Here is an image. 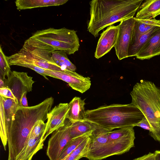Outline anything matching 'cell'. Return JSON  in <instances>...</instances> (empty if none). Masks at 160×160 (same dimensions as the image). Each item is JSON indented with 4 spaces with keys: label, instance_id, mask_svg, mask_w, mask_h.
I'll return each instance as SVG.
<instances>
[{
    "label": "cell",
    "instance_id": "1",
    "mask_svg": "<svg viewBox=\"0 0 160 160\" xmlns=\"http://www.w3.org/2000/svg\"><path fill=\"white\" fill-rule=\"evenodd\" d=\"M143 0H93L88 31L95 37L105 28L133 17Z\"/></svg>",
    "mask_w": 160,
    "mask_h": 160
},
{
    "label": "cell",
    "instance_id": "2",
    "mask_svg": "<svg viewBox=\"0 0 160 160\" xmlns=\"http://www.w3.org/2000/svg\"><path fill=\"white\" fill-rule=\"evenodd\" d=\"M54 99L50 97L36 105L19 106L14 116L8 139V146L12 148L14 158L20 153L28 140L30 132L39 120L47 119Z\"/></svg>",
    "mask_w": 160,
    "mask_h": 160
},
{
    "label": "cell",
    "instance_id": "3",
    "mask_svg": "<svg viewBox=\"0 0 160 160\" xmlns=\"http://www.w3.org/2000/svg\"><path fill=\"white\" fill-rule=\"evenodd\" d=\"M145 116L138 108L131 104H113L85 111L84 119L103 129L132 128Z\"/></svg>",
    "mask_w": 160,
    "mask_h": 160
},
{
    "label": "cell",
    "instance_id": "4",
    "mask_svg": "<svg viewBox=\"0 0 160 160\" xmlns=\"http://www.w3.org/2000/svg\"><path fill=\"white\" fill-rule=\"evenodd\" d=\"M130 103L139 109L151 128L149 135L160 142V88L152 82L141 80L130 93Z\"/></svg>",
    "mask_w": 160,
    "mask_h": 160
},
{
    "label": "cell",
    "instance_id": "5",
    "mask_svg": "<svg viewBox=\"0 0 160 160\" xmlns=\"http://www.w3.org/2000/svg\"><path fill=\"white\" fill-rule=\"evenodd\" d=\"M56 49L30 37L25 41L18 52L7 57L10 66L29 68L37 72L39 68L47 70L61 71V68L53 61L52 53Z\"/></svg>",
    "mask_w": 160,
    "mask_h": 160
},
{
    "label": "cell",
    "instance_id": "6",
    "mask_svg": "<svg viewBox=\"0 0 160 160\" xmlns=\"http://www.w3.org/2000/svg\"><path fill=\"white\" fill-rule=\"evenodd\" d=\"M135 138L132 128L110 131L105 144L98 149L88 152L84 158L89 160H101L114 155L122 154L134 147Z\"/></svg>",
    "mask_w": 160,
    "mask_h": 160
},
{
    "label": "cell",
    "instance_id": "7",
    "mask_svg": "<svg viewBox=\"0 0 160 160\" xmlns=\"http://www.w3.org/2000/svg\"><path fill=\"white\" fill-rule=\"evenodd\" d=\"M31 37L68 55L77 51L80 46L76 31L65 28L38 30Z\"/></svg>",
    "mask_w": 160,
    "mask_h": 160
},
{
    "label": "cell",
    "instance_id": "8",
    "mask_svg": "<svg viewBox=\"0 0 160 160\" xmlns=\"http://www.w3.org/2000/svg\"><path fill=\"white\" fill-rule=\"evenodd\" d=\"M72 122L66 118L64 125L52 133L47 149V155L50 160H58L63 148L72 139L70 130Z\"/></svg>",
    "mask_w": 160,
    "mask_h": 160
},
{
    "label": "cell",
    "instance_id": "9",
    "mask_svg": "<svg viewBox=\"0 0 160 160\" xmlns=\"http://www.w3.org/2000/svg\"><path fill=\"white\" fill-rule=\"evenodd\" d=\"M19 106L12 99L0 96V135L5 150L14 116Z\"/></svg>",
    "mask_w": 160,
    "mask_h": 160
},
{
    "label": "cell",
    "instance_id": "10",
    "mask_svg": "<svg viewBox=\"0 0 160 160\" xmlns=\"http://www.w3.org/2000/svg\"><path fill=\"white\" fill-rule=\"evenodd\" d=\"M47 76L67 82L72 89L82 93L91 86L90 78L81 75L75 71L65 70L61 71L45 70Z\"/></svg>",
    "mask_w": 160,
    "mask_h": 160
},
{
    "label": "cell",
    "instance_id": "11",
    "mask_svg": "<svg viewBox=\"0 0 160 160\" xmlns=\"http://www.w3.org/2000/svg\"><path fill=\"white\" fill-rule=\"evenodd\" d=\"M135 18H128L120 21L118 25L119 31L116 43L114 47L119 60L128 58L129 48L132 39Z\"/></svg>",
    "mask_w": 160,
    "mask_h": 160
},
{
    "label": "cell",
    "instance_id": "12",
    "mask_svg": "<svg viewBox=\"0 0 160 160\" xmlns=\"http://www.w3.org/2000/svg\"><path fill=\"white\" fill-rule=\"evenodd\" d=\"M35 81L32 77L28 76L26 72L11 71L6 82V87L9 88L17 99L20 100L23 94L32 90Z\"/></svg>",
    "mask_w": 160,
    "mask_h": 160
},
{
    "label": "cell",
    "instance_id": "13",
    "mask_svg": "<svg viewBox=\"0 0 160 160\" xmlns=\"http://www.w3.org/2000/svg\"><path fill=\"white\" fill-rule=\"evenodd\" d=\"M69 110L68 103H61L54 107L48 114L46 126L43 134L45 139L50 134L63 126Z\"/></svg>",
    "mask_w": 160,
    "mask_h": 160
},
{
    "label": "cell",
    "instance_id": "14",
    "mask_svg": "<svg viewBox=\"0 0 160 160\" xmlns=\"http://www.w3.org/2000/svg\"><path fill=\"white\" fill-rule=\"evenodd\" d=\"M118 31V25H112L108 27L101 34L94 53L96 58H101L114 47L117 41Z\"/></svg>",
    "mask_w": 160,
    "mask_h": 160
},
{
    "label": "cell",
    "instance_id": "15",
    "mask_svg": "<svg viewBox=\"0 0 160 160\" xmlns=\"http://www.w3.org/2000/svg\"><path fill=\"white\" fill-rule=\"evenodd\" d=\"M160 55V28L146 42L136 57L140 60L149 59Z\"/></svg>",
    "mask_w": 160,
    "mask_h": 160
},
{
    "label": "cell",
    "instance_id": "16",
    "mask_svg": "<svg viewBox=\"0 0 160 160\" xmlns=\"http://www.w3.org/2000/svg\"><path fill=\"white\" fill-rule=\"evenodd\" d=\"M45 140L43 137L29 138L14 160H32L33 156L43 148Z\"/></svg>",
    "mask_w": 160,
    "mask_h": 160
},
{
    "label": "cell",
    "instance_id": "17",
    "mask_svg": "<svg viewBox=\"0 0 160 160\" xmlns=\"http://www.w3.org/2000/svg\"><path fill=\"white\" fill-rule=\"evenodd\" d=\"M135 18L140 19L155 18L160 15V0H147L142 2Z\"/></svg>",
    "mask_w": 160,
    "mask_h": 160
},
{
    "label": "cell",
    "instance_id": "18",
    "mask_svg": "<svg viewBox=\"0 0 160 160\" xmlns=\"http://www.w3.org/2000/svg\"><path fill=\"white\" fill-rule=\"evenodd\" d=\"M85 99L75 97L68 103L69 110L67 118L72 122L84 119Z\"/></svg>",
    "mask_w": 160,
    "mask_h": 160
},
{
    "label": "cell",
    "instance_id": "19",
    "mask_svg": "<svg viewBox=\"0 0 160 160\" xmlns=\"http://www.w3.org/2000/svg\"><path fill=\"white\" fill-rule=\"evenodd\" d=\"M68 0H17L15 3L18 10L50 6H57L65 3Z\"/></svg>",
    "mask_w": 160,
    "mask_h": 160
},
{
    "label": "cell",
    "instance_id": "20",
    "mask_svg": "<svg viewBox=\"0 0 160 160\" xmlns=\"http://www.w3.org/2000/svg\"><path fill=\"white\" fill-rule=\"evenodd\" d=\"M156 27H160V19L158 20L155 18L140 19L135 18L131 41L136 39L143 34Z\"/></svg>",
    "mask_w": 160,
    "mask_h": 160
},
{
    "label": "cell",
    "instance_id": "21",
    "mask_svg": "<svg viewBox=\"0 0 160 160\" xmlns=\"http://www.w3.org/2000/svg\"><path fill=\"white\" fill-rule=\"evenodd\" d=\"M96 126L95 130L90 136L88 152L101 148L105 144L108 139L110 131Z\"/></svg>",
    "mask_w": 160,
    "mask_h": 160
},
{
    "label": "cell",
    "instance_id": "22",
    "mask_svg": "<svg viewBox=\"0 0 160 160\" xmlns=\"http://www.w3.org/2000/svg\"><path fill=\"white\" fill-rule=\"evenodd\" d=\"M96 127L95 125L85 119L72 122L70 130V137L72 139L86 135L90 136Z\"/></svg>",
    "mask_w": 160,
    "mask_h": 160
},
{
    "label": "cell",
    "instance_id": "23",
    "mask_svg": "<svg viewBox=\"0 0 160 160\" xmlns=\"http://www.w3.org/2000/svg\"><path fill=\"white\" fill-rule=\"evenodd\" d=\"M160 28H155L141 35L136 39L131 41L128 49V57L136 56L142 47Z\"/></svg>",
    "mask_w": 160,
    "mask_h": 160
},
{
    "label": "cell",
    "instance_id": "24",
    "mask_svg": "<svg viewBox=\"0 0 160 160\" xmlns=\"http://www.w3.org/2000/svg\"><path fill=\"white\" fill-rule=\"evenodd\" d=\"M52 57L54 62L62 70H67L73 71L76 70V66L69 60L65 52L55 50L52 52Z\"/></svg>",
    "mask_w": 160,
    "mask_h": 160
},
{
    "label": "cell",
    "instance_id": "25",
    "mask_svg": "<svg viewBox=\"0 0 160 160\" xmlns=\"http://www.w3.org/2000/svg\"><path fill=\"white\" fill-rule=\"evenodd\" d=\"M90 141V137L89 136L62 160H79L81 158L84 157L88 152Z\"/></svg>",
    "mask_w": 160,
    "mask_h": 160
},
{
    "label": "cell",
    "instance_id": "26",
    "mask_svg": "<svg viewBox=\"0 0 160 160\" xmlns=\"http://www.w3.org/2000/svg\"><path fill=\"white\" fill-rule=\"evenodd\" d=\"M88 135L71 139L66 145L59 157L58 160H62L69 154L74 150L88 137Z\"/></svg>",
    "mask_w": 160,
    "mask_h": 160
},
{
    "label": "cell",
    "instance_id": "27",
    "mask_svg": "<svg viewBox=\"0 0 160 160\" xmlns=\"http://www.w3.org/2000/svg\"><path fill=\"white\" fill-rule=\"evenodd\" d=\"M7 57L4 53L2 47H0V78L6 82V78L9 76L11 71Z\"/></svg>",
    "mask_w": 160,
    "mask_h": 160
},
{
    "label": "cell",
    "instance_id": "28",
    "mask_svg": "<svg viewBox=\"0 0 160 160\" xmlns=\"http://www.w3.org/2000/svg\"><path fill=\"white\" fill-rule=\"evenodd\" d=\"M46 126V123L42 120L37 121L33 125L29 133L28 139L43 137Z\"/></svg>",
    "mask_w": 160,
    "mask_h": 160
},
{
    "label": "cell",
    "instance_id": "29",
    "mask_svg": "<svg viewBox=\"0 0 160 160\" xmlns=\"http://www.w3.org/2000/svg\"><path fill=\"white\" fill-rule=\"evenodd\" d=\"M0 96L7 98L12 99L16 103L19 105L17 99L13 94L12 91L7 87L0 88Z\"/></svg>",
    "mask_w": 160,
    "mask_h": 160
},
{
    "label": "cell",
    "instance_id": "30",
    "mask_svg": "<svg viewBox=\"0 0 160 160\" xmlns=\"http://www.w3.org/2000/svg\"><path fill=\"white\" fill-rule=\"evenodd\" d=\"M136 126L139 127L144 129L148 130L149 132L151 131V128L149 123L145 118L138 123Z\"/></svg>",
    "mask_w": 160,
    "mask_h": 160
},
{
    "label": "cell",
    "instance_id": "31",
    "mask_svg": "<svg viewBox=\"0 0 160 160\" xmlns=\"http://www.w3.org/2000/svg\"><path fill=\"white\" fill-rule=\"evenodd\" d=\"M133 160H155V154L154 153L149 152L148 154Z\"/></svg>",
    "mask_w": 160,
    "mask_h": 160
},
{
    "label": "cell",
    "instance_id": "32",
    "mask_svg": "<svg viewBox=\"0 0 160 160\" xmlns=\"http://www.w3.org/2000/svg\"><path fill=\"white\" fill-rule=\"evenodd\" d=\"M27 92H24L19 102V105L21 107H29L26 98V94Z\"/></svg>",
    "mask_w": 160,
    "mask_h": 160
},
{
    "label": "cell",
    "instance_id": "33",
    "mask_svg": "<svg viewBox=\"0 0 160 160\" xmlns=\"http://www.w3.org/2000/svg\"><path fill=\"white\" fill-rule=\"evenodd\" d=\"M155 160H160V150H156L154 152Z\"/></svg>",
    "mask_w": 160,
    "mask_h": 160
},
{
    "label": "cell",
    "instance_id": "34",
    "mask_svg": "<svg viewBox=\"0 0 160 160\" xmlns=\"http://www.w3.org/2000/svg\"><path fill=\"white\" fill-rule=\"evenodd\" d=\"M8 160H14V158L12 153L11 151H8Z\"/></svg>",
    "mask_w": 160,
    "mask_h": 160
},
{
    "label": "cell",
    "instance_id": "35",
    "mask_svg": "<svg viewBox=\"0 0 160 160\" xmlns=\"http://www.w3.org/2000/svg\"><path fill=\"white\" fill-rule=\"evenodd\" d=\"M6 87V82L2 79L0 78V88Z\"/></svg>",
    "mask_w": 160,
    "mask_h": 160
}]
</instances>
